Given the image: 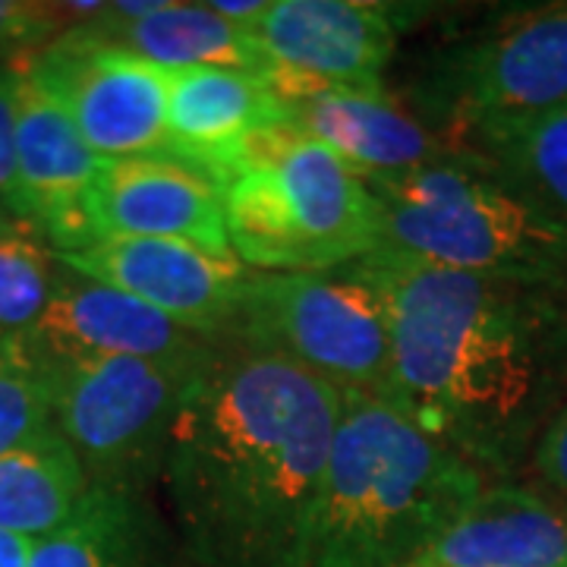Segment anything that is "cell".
<instances>
[{
    "mask_svg": "<svg viewBox=\"0 0 567 567\" xmlns=\"http://www.w3.org/2000/svg\"><path fill=\"white\" fill-rule=\"evenodd\" d=\"M425 7L372 0H271L256 25L271 89L297 99L312 89L388 92L398 35Z\"/></svg>",
    "mask_w": 567,
    "mask_h": 567,
    "instance_id": "obj_10",
    "label": "cell"
},
{
    "mask_svg": "<svg viewBox=\"0 0 567 567\" xmlns=\"http://www.w3.org/2000/svg\"><path fill=\"white\" fill-rule=\"evenodd\" d=\"M22 66H0V203H17V102Z\"/></svg>",
    "mask_w": 567,
    "mask_h": 567,
    "instance_id": "obj_26",
    "label": "cell"
},
{
    "mask_svg": "<svg viewBox=\"0 0 567 567\" xmlns=\"http://www.w3.org/2000/svg\"><path fill=\"white\" fill-rule=\"evenodd\" d=\"M63 3H29L0 0V66H17L35 58L44 44L58 39L70 25Z\"/></svg>",
    "mask_w": 567,
    "mask_h": 567,
    "instance_id": "obj_24",
    "label": "cell"
},
{
    "mask_svg": "<svg viewBox=\"0 0 567 567\" xmlns=\"http://www.w3.org/2000/svg\"><path fill=\"white\" fill-rule=\"evenodd\" d=\"M22 73L66 107L102 162L164 155L171 73L107 41L89 22L44 44L22 63Z\"/></svg>",
    "mask_w": 567,
    "mask_h": 567,
    "instance_id": "obj_9",
    "label": "cell"
},
{
    "mask_svg": "<svg viewBox=\"0 0 567 567\" xmlns=\"http://www.w3.org/2000/svg\"><path fill=\"white\" fill-rule=\"evenodd\" d=\"M17 227H22V221L7 208V205L0 203V237H7L10 230H17Z\"/></svg>",
    "mask_w": 567,
    "mask_h": 567,
    "instance_id": "obj_29",
    "label": "cell"
},
{
    "mask_svg": "<svg viewBox=\"0 0 567 567\" xmlns=\"http://www.w3.org/2000/svg\"><path fill=\"white\" fill-rule=\"evenodd\" d=\"M268 3H271V0H212V10L221 13L224 20L252 29V25L265 17Z\"/></svg>",
    "mask_w": 567,
    "mask_h": 567,
    "instance_id": "obj_27",
    "label": "cell"
},
{
    "mask_svg": "<svg viewBox=\"0 0 567 567\" xmlns=\"http://www.w3.org/2000/svg\"><path fill=\"white\" fill-rule=\"evenodd\" d=\"M44 372L54 425L73 447L89 488L152 495L162 483L167 439L199 363H162L107 353H48L20 344Z\"/></svg>",
    "mask_w": 567,
    "mask_h": 567,
    "instance_id": "obj_7",
    "label": "cell"
},
{
    "mask_svg": "<svg viewBox=\"0 0 567 567\" xmlns=\"http://www.w3.org/2000/svg\"><path fill=\"white\" fill-rule=\"evenodd\" d=\"M461 145L502 164L558 221L567 224V107L536 121L486 130Z\"/></svg>",
    "mask_w": 567,
    "mask_h": 567,
    "instance_id": "obj_21",
    "label": "cell"
},
{
    "mask_svg": "<svg viewBox=\"0 0 567 567\" xmlns=\"http://www.w3.org/2000/svg\"><path fill=\"white\" fill-rule=\"evenodd\" d=\"M89 25L142 61L162 66L164 73L218 66L268 76V58L256 32L224 20L212 3L164 0L162 10L140 20H123L104 7V13L89 20Z\"/></svg>",
    "mask_w": 567,
    "mask_h": 567,
    "instance_id": "obj_19",
    "label": "cell"
},
{
    "mask_svg": "<svg viewBox=\"0 0 567 567\" xmlns=\"http://www.w3.org/2000/svg\"><path fill=\"white\" fill-rule=\"evenodd\" d=\"M89 215L99 240H177L218 259H237L224 221V193L171 155L104 162L89 193Z\"/></svg>",
    "mask_w": 567,
    "mask_h": 567,
    "instance_id": "obj_13",
    "label": "cell"
},
{
    "mask_svg": "<svg viewBox=\"0 0 567 567\" xmlns=\"http://www.w3.org/2000/svg\"><path fill=\"white\" fill-rule=\"evenodd\" d=\"M58 262L136 297L212 344L221 341L249 278L240 259H218L189 244L142 237H104L89 249L58 256Z\"/></svg>",
    "mask_w": 567,
    "mask_h": 567,
    "instance_id": "obj_12",
    "label": "cell"
},
{
    "mask_svg": "<svg viewBox=\"0 0 567 567\" xmlns=\"http://www.w3.org/2000/svg\"><path fill=\"white\" fill-rule=\"evenodd\" d=\"M404 567H567V507L517 480H488Z\"/></svg>",
    "mask_w": 567,
    "mask_h": 567,
    "instance_id": "obj_16",
    "label": "cell"
},
{
    "mask_svg": "<svg viewBox=\"0 0 567 567\" xmlns=\"http://www.w3.org/2000/svg\"><path fill=\"white\" fill-rule=\"evenodd\" d=\"M344 391L275 357L215 347L183 394L162 483L199 567H312Z\"/></svg>",
    "mask_w": 567,
    "mask_h": 567,
    "instance_id": "obj_2",
    "label": "cell"
},
{
    "mask_svg": "<svg viewBox=\"0 0 567 567\" xmlns=\"http://www.w3.org/2000/svg\"><path fill=\"white\" fill-rule=\"evenodd\" d=\"M486 483V473L388 398L344 391L312 567L410 565Z\"/></svg>",
    "mask_w": 567,
    "mask_h": 567,
    "instance_id": "obj_3",
    "label": "cell"
},
{
    "mask_svg": "<svg viewBox=\"0 0 567 567\" xmlns=\"http://www.w3.org/2000/svg\"><path fill=\"white\" fill-rule=\"evenodd\" d=\"M224 221L252 271H334L382 244L369 183L293 123L252 142L224 186Z\"/></svg>",
    "mask_w": 567,
    "mask_h": 567,
    "instance_id": "obj_5",
    "label": "cell"
},
{
    "mask_svg": "<svg viewBox=\"0 0 567 567\" xmlns=\"http://www.w3.org/2000/svg\"><path fill=\"white\" fill-rule=\"evenodd\" d=\"M3 350H7V347H3V344H0V353H3Z\"/></svg>",
    "mask_w": 567,
    "mask_h": 567,
    "instance_id": "obj_30",
    "label": "cell"
},
{
    "mask_svg": "<svg viewBox=\"0 0 567 567\" xmlns=\"http://www.w3.org/2000/svg\"><path fill=\"white\" fill-rule=\"evenodd\" d=\"M290 123L287 102L271 82L244 70H181L167 80L164 155L196 167L224 193L252 142Z\"/></svg>",
    "mask_w": 567,
    "mask_h": 567,
    "instance_id": "obj_14",
    "label": "cell"
},
{
    "mask_svg": "<svg viewBox=\"0 0 567 567\" xmlns=\"http://www.w3.org/2000/svg\"><path fill=\"white\" fill-rule=\"evenodd\" d=\"M58 256L22 224L0 237V344H20L54 297Z\"/></svg>",
    "mask_w": 567,
    "mask_h": 567,
    "instance_id": "obj_22",
    "label": "cell"
},
{
    "mask_svg": "<svg viewBox=\"0 0 567 567\" xmlns=\"http://www.w3.org/2000/svg\"><path fill=\"white\" fill-rule=\"evenodd\" d=\"M385 249L429 265L527 284H567V224L470 145L394 177H369Z\"/></svg>",
    "mask_w": 567,
    "mask_h": 567,
    "instance_id": "obj_4",
    "label": "cell"
},
{
    "mask_svg": "<svg viewBox=\"0 0 567 567\" xmlns=\"http://www.w3.org/2000/svg\"><path fill=\"white\" fill-rule=\"evenodd\" d=\"M35 539L0 529V567H32Z\"/></svg>",
    "mask_w": 567,
    "mask_h": 567,
    "instance_id": "obj_28",
    "label": "cell"
},
{
    "mask_svg": "<svg viewBox=\"0 0 567 567\" xmlns=\"http://www.w3.org/2000/svg\"><path fill=\"white\" fill-rule=\"evenodd\" d=\"M20 344L48 353H107L162 363H199L218 347L136 297L92 281L63 262H58L48 312Z\"/></svg>",
    "mask_w": 567,
    "mask_h": 567,
    "instance_id": "obj_15",
    "label": "cell"
},
{
    "mask_svg": "<svg viewBox=\"0 0 567 567\" xmlns=\"http://www.w3.org/2000/svg\"><path fill=\"white\" fill-rule=\"evenodd\" d=\"M344 271L385 306L382 398L488 480H514L567 401V284L464 275L385 246Z\"/></svg>",
    "mask_w": 567,
    "mask_h": 567,
    "instance_id": "obj_1",
    "label": "cell"
},
{
    "mask_svg": "<svg viewBox=\"0 0 567 567\" xmlns=\"http://www.w3.org/2000/svg\"><path fill=\"white\" fill-rule=\"evenodd\" d=\"M404 99L451 145L567 107V0L492 7L442 32L413 66Z\"/></svg>",
    "mask_w": 567,
    "mask_h": 567,
    "instance_id": "obj_6",
    "label": "cell"
},
{
    "mask_svg": "<svg viewBox=\"0 0 567 567\" xmlns=\"http://www.w3.org/2000/svg\"><path fill=\"white\" fill-rule=\"evenodd\" d=\"M527 466L533 470L536 488L567 507V401L539 435Z\"/></svg>",
    "mask_w": 567,
    "mask_h": 567,
    "instance_id": "obj_25",
    "label": "cell"
},
{
    "mask_svg": "<svg viewBox=\"0 0 567 567\" xmlns=\"http://www.w3.org/2000/svg\"><path fill=\"white\" fill-rule=\"evenodd\" d=\"M218 347L300 365L338 391L382 398L391 379L385 306L344 268H249Z\"/></svg>",
    "mask_w": 567,
    "mask_h": 567,
    "instance_id": "obj_8",
    "label": "cell"
},
{
    "mask_svg": "<svg viewBox=\"0 0 567 567\" xmlns=\"http://www.w3.org/2000/svg\"><path fill=\"white\" fill-rule=\"evenodd\" d=\"M89 495L73 447L61 429L0 457V529L44 539L63 529Z\"/></svg>",
    "mask_w": 567,
    "mask_h": 567,
    "instance_id": "obj_20",
    "label": "cell"
},
{
    "mask_svg": "<svg viewBox=\"0 0 567 567\" xmlns=\"http://www.w3.org/2000/svg\"><path fill=\"white\" fill-rule=\"evenodd\" d=\"M287 114L297 130L328 145L363 181L416 171L451 145L416 121L391 92L312 89L287 99Z\"/></svg>",
    "mask_w": 567,
    "mask_h": 567,
    "instance_id": "obj_17",
    "label": "cell"
},
{
    "mask_svg": "<svg viewBox=\"0 0 567 567\" xmlns=\"http://www.w3.org/2000/svg\"><path fill=\"white\" fill-rule=\"evenodd\" d=\"M102 158L82 140L58 99L22 73L17 102V203L20 218L54 256L99 244L89 193Z\"/></svg>",
    "mask_w": 567,
    "mask_h": 567,
    "instance_id": "obj_11",
    "label": "cell"
},
{
    "mask_svg": "<svg viewBox=\"0 0 567 567\" xmlns=\"http://www.w3.org/2000/svg\"><path fill=\"white\" fill-rule=\"evenodd\" d=\"M32 567H199L152 495L89 488L73 520L35 543Z\"/></svg>",
    "mask_w": 567,
    "mask_h": 567,
    "instance_id": "obj_18",
    "label": "cell"
},
{
    "mask_svg": "<svg viewBox=\"0 0 567 567\" xmlns=\"http://www.w3.org/2000/svg\"><path fill=\"white\" fill-rule=\"evenodd\" d=\"M54 429L51 388L39 363L10 344L0 353V457Z\"/></svg>",
    "mask_w": 567,
    "mask_h": 567,
    "instance_id": "obj_23",
    "label": "cell"
}]
</instances>
